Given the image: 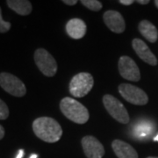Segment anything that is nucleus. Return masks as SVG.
I'll use <instances>...</instances> for the list:
<instances>
[{
    "instance_id": "nucleus-1",
    "label": "nucleus",
    "mask_w": 158,
    "mask_h": 158,
    "mask_svg": "<svg viewBox=\"0 0 158 158\" xmlns=\"http://www.w3.org/2000/svg\"><path fill=\"white\" fill-rule=\"evenodd\" d=\"M33 130L35 135L46 142H57L62 135V127L55 118L40 117L33 122Z\"/></svg>"
},
{
    "instance_id": "nucleus-2",
    "label": "nucleus",
    "mask_w": 158,
    "mask_h": 158,
    "mask_svg": "<svg viewBox=\"0 0 158 158\" xmlns=\"http://www.w3.org/2000/svg\"><path fill=\"white\" fill-rule=\"evenodd\" d=\"M60 109L66 118L77 124H85L90 118L88 109L83 104L69 97L61 100Z\"/></svg>"
},
{
    "instance_id": "nucleus-3",
    "label": "nucleus",
    "mask_w": 158,
    "mask_h": 158,
    "mask_svg": "<svg viewBox=\"0 0 158 158\" xmlns=\"http://www.w3.org/2000/svg\"><path fill=\"white\" fill-rule=\"evenodd\" d=\"M94 85V79L88 72L75 75L69 83V92L75 98H83L87 95Z\"/></svg>"
},
{
    "instance_id": "nucleus-4",
    "label": "nucleus",
    "mask_w": 158,
    "mask_h": 158,
    "mask_svg": "<svg viewBox=\"0 0 158 158\" xmlns=\"http://www.w3.org/2000/svg\"><path fill=\"white\" fill-rule=\"evenodd\" d=\"M103 104L108 113L118 122L122 124H127L129 122L130 118L127 110L115 97L106 94L103 97Z\"/></svg>"
},
{
    "instance_id": "nucleus-5",
    "label": "nucleus",
    "mask_w": 158,
    "mask_h": 158,
    "mask_svg": "<svg viewBox=\"0 0 158 158\" xmlns=\"http://www.w3.org/2000/svg\"><path fill=\"white\" fill-rule=\"evenodd\" d=\"M34 62L40 71L46 77H52L56 74V61L50 53L44 48H38L34 52Z\"/></svg>"
},
{
    "instance_id": "nucleus-6",
    "label": "nucleus",
    "mask_w": 158,
    "mask_h": 158,
    "mask_svg": "<svg viewBox=\"0 0 158 158\" xmlns=\"http://www.w3.org/2000/svg\"><path fill=\"white\" fill-rule=\"evenodd\" d=\"M118 92L124 99L135 106H144L148 102L147 93L135 85L121 84L118 85Z\"/></svg>"
},
{
    "instance_id": "nucleus-7",
    "label": "nucleus",
    "mask_w": 158,
    "mask_h": 158,
    "mask_svg": "<svg viewBox=\"0 0 158 158\" xmlns=\"http://www.w3.org/2000/svg\"><path fill=\"white\" fill-rule=\"evenodd\" d=\"M0 86L7 93L14 97H23L27 93L26 85L20 79L12 74L0 73Z\"/></svg>"
},
{
    "instance_id": "nucleus-8",
    "label": "nucleus",
    "mask_w": 158,
    "mask_h": 158,
    "mask_svg": "<svg viewBox=\"0 0 158 158\" xmlns=\"http://www.w3.org/2000/svg\"><path fill=\"white\" fill-rule=\"evenodd\" d=\"M118 71L123 78L138 82L141 79V72L136 62L129 56H123L118 59Z\"/></svg>"
},
{
    "instance_id": "nucleus-9",
    "label": "nucleus",
    "mask_w": 158,
    "mask_h": 158,
    "mask_svg": "<svg viewBox=\"0 0 158 158\" xmlns=\"http://www.w3.org/2000/svg\"><path fill=\"white\" fill-rule=\"evenodd\" d=\"M82 147L87 158H102L105 155V148L94 136H85L82 139Z\"/></svg>"
},
{
    "instance_id": "nucleus-10",
    "label": "nucleus",
    "mask_w": 158,
    "mask_h": 158,
    "mask_svg": "<svg viewBox=\"0 0 158 158\" xmlns=\"http://www.w3.org/2000/svg\"><path fill=\"white\" fill-rule=\"evenodd\" d=\"M104 22L113 33L122 34L126 29V22L122 15L117 11H106L103 15Z\"/></svg>"
},
{
    "instance_id": "nucleus-11",
    "label": "nucleus",
    "mask_w": 158,
    "mask_h": 158,
    "mask_svg": "<svg viewBox=\"0 0 158 158\" xmlns=\"http://www.w3.org/2000/svg\"><path fill=\"white\" fill-rule=\"evenodd\" d=\"M132 46H133L134 50L135 51V53L137 54V56L140 57L143 62H145L151 66H156L157 64L156 57L143 40L135 38L132 41Z\"/></svg>"
},
{
    "instance_id": "nucleus-12",
    "label": "nucleus",
    "mask_w": 158,
    "mask_h": 158,
    "mask_svg": "<svg viewBox=\"0 0 158 158\" xmlns=\"http://www.w3.org/2000/svg\"><path fill=\"white\" fill-rule=\"evenodd\" d=\"M112 148L118 158H138L135 149L121 140H114L112 143Z\"/></svg>"
},
{
    "instance_id": "nucleus-13",
    "label": "nucleus",
    "mask_w": 158,
    "mask_h": 158,
    "mask_svg": "<svg viewBox=\"0 0 158 158\" xmlns=\"http://www.w3.org/2000/svg\"><path fill=\"white\" fill-rule=\"evenodd\" d=\"M66 32L72 39H82L86 34V25L81 19H72L66 25Z\"/></svg>"
},
{
    "instance_id": "nucleus-14",
    "label": "nucleus",
    "mask_w": 158,
    "mask_h": 158,
    "mask_svg": "<svg viewBox=\"0 0 158 158\" xmlns=\"http://www.w3.org/2000/svg\"><path fill=\"white\" fill-rule=\"evenodd\" d=\"M138 29L140 31L141 34L147 39L149 42L155 43L158 39V31L157 28L153 25L152 23L148 20H141L139 23Z\"/></svg>"
},
{
    "instance_id": "nucleus-15",
    "label": "nucleus",
    "mask_w": 158,
    "mask_h": 158,
    "mask_svg": "<svg viewBox=\"0 0 158 158\" xmlns=\"http://www.w3.org/2000/svg\"><path fill=\"white\" fill-rule=\"evenodd\" d=\"M6 4L12 11L22 16L29 15L33 10L32 4L27 0H8Z\"/></svg>"
},
{
    "instance_id": "nucleus-16",
    "label": "nucleus",
    "mask_w": 158,
    "mask_h": 158,
    "mask_svg": "<svg viewBox=\"0 0 158 158\" xmlns=\"http://www.w3.org/2000/svg\"><path fill=\"white\" fill-rule=\"evenodd\" d=\"M134 131V135L138 138H143L148 136L151 133V127L149 125L143 123V124L137 125Z\"/></svg>"
},
{
    "instance_id": "nucleus-17",
    "label": "nucleus",
    "mask_w": 158,
    "mask_h": 158,
    "mask_svg": "<svg viewBox=\"0 0 158 158\" xmlns=\"http://www.w3.org/2000/svg\"><path fill=\"white\" fill-rule=\"evenodd\" d=\"M81 4H83V6H85L86 8L94 11H99L103 7L101 2H99L98 0H82Z\"/></svg>"
},
{
    "instance_id": "nucleus-18",
    "label": "nucleus",
    "mask_w": 158,
    "mask_h": 158,
    "mask_svg": "<svg viewBox=\"0 0 158 158\" xmlns=\"http://www.w3.org/2000/svg\"><path fill=\"white\" fill-rule=\"evenodd\" d=\"M9 116V109L5 102L0 99V119H6Z\"/></svg>"
},
{
    "instance_id": "nucleus-19",
    "label": "nucleus",
    "mask_w": 158,
    "mask_h": 158,
    "mask_svg": "<svg viewBox=\"0 0 158 158\" xmlns=\"http://www.w3.org/2000/svg\"><path fill=\"white\" fill-rule=\"evenodd\" d=\"M11 23L5 21L2 18V11L0 8V33H6L11 28Z\"/></svg>"
},
{
    "instance_id": "nucleus-20",
    "label": "nucleus",
    "mask_w": 158,
    "mask_h": 158,
    "mask_svg": "<svg viewBox=\"0 0 158 158\" xmlns=\"http://www.w3.org/2000/svg\"><path fill=\"white\" fill-rule=\"evenodd\" d=\"M134 0H119V3L124 6H131L132 4H134Z\"/></svg>"
},
{
    "instance_id": "nucleus-21",
    "label": "nucleus",
    "mask_w": 158,
    "mask_h": 158,
    "mask_svg": "<svg viewBox=\"0 0 158 158\" xmlns=\"http://www.w3.org/2000/svg\"><path fill=\"white\" fill-rule=\"evenodd\" d=\"M62 2H63L64 4L68 5V6H75V5L77 3V0H63Z\"/></svg>"
},
{
    "instance_id": "nucleus-22",
    "label": "nucleus",
    "mask_w": 158,
    "mask_h": 158,
    "mask_svg": "<svg viewBox=\"0 0 158 158\" xmlns=\"http://www.w3.org/2000/svg\"><path fill=\"white\" fill-rule=\"evenodd\" d=\"M5 136V128L3 127V126L0 125V140H2Z\"/></svg>"
},
{
    "instance_id": "nucleus-23",
    "label": "nucleus",
    "mask_w": 158,
    "mask_h": 158,
    "mask_svg": "<svg viewBox=\"0 0 158 158\" xmlns=\"http://www.w3.org/2000/svg\"><path fill=\"white\" fill-rule=\"evenodd\" d=\"M137 3L140 5H147L149 3V0H138Z\"/></svg>"
},
{
    "instance_id": "nucleus-24",
    "label": "nucleus",
    "mask_w": 158,
    "mask_h": 158,
    "mask_svg": "<svg viewBox=\"0 0 158 158\" xmlns=\"http://www.w3.org/2000/svg\"><path fill=\"white\" fill-rule=\"evenodd\" d=\"M23 156H24V150H19V154L17 155L16 158H22Z\"/></svg>"
},
{
    "instance_id": "nucleus-25",
    "label": "nucleus",
    "mask_w": 158,
    "mask_h": 158,
    "mask_svg": "<svg viewBox=\"0 0 158 158\" xmlns=\"http://www.w3.org/2000/svg\"><path fill=\"white\" fill-rule=\"evenodd\" d=\"M37 157H38V156H37L36 154H33V155L30 156V158H37Z\"/></svg>"
},
{
    "instance_id": "nucleus-26",
    "label": "nucleus",
    "mask_w": 158,
    "mask_h": 158,
    "mask_svg": "<svg viewBox=\"0 0 158 158\" xmlns=\"http://www.w3.org/2000/svg\"><path fill=\"white\" fill-rule=\"evenodd\" d=\"M155 5H156V6L157 7L158 9V0H156V1H155Z\"/></svg>"
},
{
    "instance_id": "nucleus-27",
    "label": "nucleus",
    "mask_w": 158,
    "mask_h": 158,
    "mask_svg": "<svg viewBox=\"0 0 158 158\" xmlns=\"http://www.w3.org/2000/svg\"><path fill=\"white\" fill-rule=\"evenodd\" d=\"M147 158H158V157H156V156H148V157Z\"/></svg>"
},
{
    "instance_id": "nucleus-28",
    "label": "nucleus",
    "mask_w": 158,
    "mask_h": 158,
    "mask_svg": "<svg viewBox=\"0 0 158 158\" xmlns=\"http://www.w3.org/2000/svg\"><path fill=\"white\" fill-rule=\"evenodd\" d=\"M155 141H158V135L156 136V138H155Z\"/></svg>"
}]
</instances>
